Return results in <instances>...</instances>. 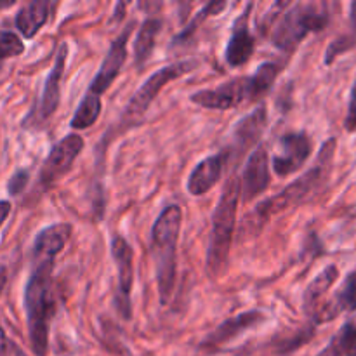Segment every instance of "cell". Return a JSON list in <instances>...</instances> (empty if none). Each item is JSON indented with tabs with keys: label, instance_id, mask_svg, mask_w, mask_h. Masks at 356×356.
Instances as JSON below:
<instances>
[{
	"label": "cell",
	"instance_id": "1",
	"mask_svg": "<svg viewBox=\"0 0 356 356\" xmlns=\"http://www.w3.org/2000/svg\"><path fill=\"white\" fill-rule=\"evenodd\" d=\"M52 270H54L52 259L35 261V268L24 289L28 332H30L31 350L37 356L47 355L49 325L56 312Z\"/></svg>",
	"mask_w": 356,
	"mask_h": 356
},
{
	"label": "cell",
	"instance_id": "2",
	"mask_svg": "<svg viewBox=\"0 0 356 356\" xmlns=\"http://www.w3.org/2000/svg\"><path fill=\"white\" fill-rule=\"evenodd\" d=\"M183 211L179 205H169L160 212L152 228V259L155 263L156 285H159L160 305L170 301L176 284V254L179 240Z\"/></svg>",
	"mask_w": 356,
	"mask_h": 356
},
{
	"label": "cell",
	"instance_id": "3",
	"mask_svg": "<svg viewBox=\"0 0 356 356\" xmlns=\"http://www.w3.org/2000/svg\"><path fill=\"white\" fill-rule=\"evenodd\" d=\"M242 198L240 179L232 176L225 183L216 211L212 214V232L207 249V270L212 277H221L228 270L233 229L236 222V209Z\"/></svg>",
	"mask_w": 356,
	"mask_h": 356
},
{
	"label": "cell",
	"instance_id": "4",
	"mask_svg": "<svg viewBox=\"0 0 356 356\" xmlns=\"http://www.w3.org/2000/svg\"><path fill=\"white\" fill-rule=\"evenodd\" d=\"M336 146L337 141L334 138H330L329 141L323 143V146L318 152V159H316L315 165H313L312 169L306 170V172L302 174L301 177H298L294 183H291L287 188H284L277 197L261 202L256 207V216L259 218V221L266 222L271 216L301 204V202H305L313 191L318 190V188L325 183L327 177H329L330 174Z\"/></svg>",
	"mask_w": 356,
	"mask_h": 356
},
{
	"label": "cell",
	"instance_id": "5",
	"mask_svg": "<svg viewBox=\"0 0 356 356\" xmlns=\"http://www.w3.org/2000/svg\"><path fill=\"white\" fill-rule=\"evenodd\" d=\"M327 23L329 13L325 3L298 2L289 7L287 13L282 14L277 24H273L271 42L275 47L291 54L309 33L322 31Z\"/></svg>",
	"mask_w": 356,
	"mask_h": 356
},
{
	"label": "cell",
	"instance_id": "6",
	"mask_svg": "<svg viewBox=\"0 0 356 356\" xmlns=\"http://www.w3.org/2000/svg\"><path fill=\"white\" fill-rule=\"evenodd\" d=\"M193 68H197V61H191V59H188V61H177L172 63V65L163 66V68H159L155 73L149 75V79H146V82L129 99L125 113L131 115V117H141V115H145L149 104L155 101V97L159 96V92L167 83L188 75L190 72H193Z\"/></svg>",
	"mask_w": 356,
	"mask_h": 356
},
{
	"label": "cell",
	"instance_id": "7",
	"mask_svg": "<svg viewBox=\"0 0 356 356\" xmlns=\"http://www.w3.org/2000/svg\"><path fill=\"white\" fill-rule=\"evenodd\" d=\"M191 103L197 106L207 108V110H232L240 106L245 101L254 99L252 86H250V76H238L216 89H204L190 96Z\"/></svg>",
	"mask_w": 356,
	"mask_h": 356
},
{
	"label": "cell",
	"instance_id": "8",
	"mask_svg": "<svg viewBox=\"0 0 356 356\" xmlns=\"http://www.w3.org/2000/svg\"><path fill=\"white\" fill-rule=\"evenodd\" d=\"M111 256L117 263V308L125 320H131V292L134 284V250L127 240L120 235H115L111 240Z\"/></svg>",
	"mask_w": 356,
	"mask_h": 356
},
{
	"label": "cell",
	"instance_id": "9",
	"mask_svg": "<svg viewBox=\"0 0 356 356\" xmlns=\"http://www.w3.org/2000/svg\"><path fill=\"white\" fill-rule=\"evenodd\" d=\"M83 146H86V143H83L82 136L79 134H68L61 141L56 143L47 159H45L44 165H42L40 177H38L42 186L49 188L58 183L73 165Z\"/></svg>",
	"mask_w": 356,
	"mask_h": 356
},
{
	"label": "cell",
	"instance_id": "10",
	"mask_svg": "<svg viewBox=\"0 0 356 356\" xmlns=\"http://www.w3.org/2000/svg\"><path fill=\"white\" fill-rule=\"evenodd\" d=\"M312 139L306 132H291L280 141V153L273 156V170L277 176L285 177L296 172L312 155Z\"/></svg>",
	"mask_w": 356,
	"mask_h": 356
},
{
	"label": "cell",
	"instance_id": "11",
	"mask_svg": "<svg viewBox=\"0 0 356 356\" xmlns=\"http://www.w3.org/2000/svg\"><path fill=\"white\" fill-rule=\"evenodd\" d=\"M132 28H134V23L127 24L124 33H120L113 42H111L110 51H108L99 72L94 76L92 83H90L89 92L101 96L104 90L110 89V86L115 82V79L120 75L122 66H124L125 59H127V40L132 33Z\"/></svg>",
	"mask_w": 356,
	"mask_h": 356
},
{
	"label": "cell",
	"instance_id": "12",
	"mask_svg": "<svg viewBox=\"0 0 356 356\" xmlns=\"http://www.w3.org/2000/svg\"><path fill=\"white\" fill-rule=\"evenodd\" d=\"M270 159L264 146L256 148L250 153L249 160L243 169L242 181H240V191H242L243 200H252L257 195L264 193L270 186L271 172H270Z\"/></svg>",
	"mask_w": 356,
	"mask_h": 356
},
{
	"label": "cell",
	"instance_id": "13",
	"mask_svg": "<svg viewBox=\"0 0 356 356\" xmlns=\"http://www.w3.org/2000/svg\"><path fill=\"white\" fill-rule=\"evenodd\" d=\"M254 3H249L247 9L240 14L238 19L233 24V33L226 45V61L229 66H243L254 54V37L249 30V14Z\"/></svg>",
	"mask_w": 356,
	"mask_h": 356
},
{
	"label": "cell",
	"instance_id": "14",
	"mask_svg": "<svg viewBox=\"0 0 356 356\" xmlns=\"http://www.w3.org/2000/svg\"><path fill=\"white\" fill-rule=\"evenodd\" d=\"M66 56H68V44L63 42L58 49L51 73H49L47 80L44 83V90H42L40 103H38V118L40 120H45L51 115H54V111L59 106V99H61V86L59 83H61L63 75H65Z\"/></svg>",
	"mask_w": 356,
	"mask_h": 356
},
{
	"label": "cell",
	"instance_id": "15",
	"mask_svg": "<svg viewBox=\"0 0 356 356\" xmlns=\"http://www.w3.org/2000/svg\"><path fill=\"white\" fill-rule=\"evenodd\" d=\"M264 322V313L259 309H250V312L240 313V315L228 318L226 322H222L207 339L202 343L204 350H216V348L222 346V344L229 343L232 339L238 337L240 334L245 332V330L254 329L256 325Z\"/></svg>",
	"mask_w": 356,
	"mask_h": 356
},
{
	"label": "cell",
	"instance_id": "16",
	"mask_svg": "<svg viewBox=\"0 0 356 356\" xmlns=\"http://www.w3.org/2000/svg\"><path fill=\"white\" fill-rule=\"evenodd\" d=\"M356 312V271H351L344 278L343 285L330 301L323 302L318 309L312 315L315 323H327L336 320L341 313Z\"/></svg>",
	"mask_w": 356,
	"mask_h": 356
},
{
	"label": "cell",
	"instance_id": "17",
	"mask_svg": "<svg viewBox=\"0 0 356 356\" xmlns=\"http://www.w3.org/2000/svg\"><path fill=\"white\" fill-rule=\"evenodd\" d=\"M268 125V111L266 106H259L252 111V113L245 115L236 122L235 129H233V146L238 155L252 148L261 138H263L264 131Z\"/></svg>",
	"mask_w": 356,
	"mask_h": 356
},
{
	"label": "cell",
	"instance_id": "18",
	"mask_svg": "<svg viewBox=\"0 0 356 356\" xmlns=\"http://www.w3.org/2000/svg\"><path fill=\"white\" fill-rule=\"evenodd\" d=\"M72 225L68 222H58V225L47 226L42 229L35 238L33 245V257L35 261L56 259L59 252L65 249L70 235H72Z\"/></svg>",
	"mask_w": 356,
	"mask_h": 356
},
{
	"label": "cell",
	"instance_id": "19",
	"mask_svg": "<svg viewBox=\"0 0 356 356\" xmlns=\"http://www.w3.org/2000/svg\"><path fill=\"white\" fill-rule=\"evenodd\" d=\"M226 155H212L202 160L188 179V191L193 197H200L211 191L219 183L225 167Z\"/></svg>",
	"mask_w": 356,
	"mask_h": 356
},
{
	"label": "cell",
	"instance_id": "20",
	"mask_svg": "<svg viewBox=\"0 0 356 356\" xmlns=\"http://www.w3.org/2000/svg\"><path fill=\"white\" fill-rule=\"evenodd\" d=\"M51 2L49 0H33L21 7L16 14V26L24 38H33L49 21Z\"/></svg>",
	"mask_w": 356,
	"mask_h": 356
},
{
	"label": "cell",
	"instance_id": "21",
	"mask_svg": "<svg viewBox=\"0 0 356 356\" xmlns=\"http://www.w3.org/2000/svg\"><path fill=\"white\" fill-rule=\"evenodd\" d=\"M337 278H339V270L334 264H330L322 273L316 275L315 280L306 287L305 296H302V308H305V313L309 318L323 305V296L330 291V287L336 284Z\"/></svg>",
	"mask_w": 356,
	"mask_h": 356
},
{
	"label": "cell",
	"instance_id": "22",
	"mask_svg": "<svg viewBox=\"0 0 356 356\" xmlns=\"http://www.w3.org/2000/svg\"><path fill=\"white\" fill-rule=\"evenodd\" d=\"M160 30H162V21L156 19V17H149L141 24L134 42V54L138 66L145 65L149 56H152Z\"/></svg>",
	"mask_w": 356,
	"mask_h": 356
},
{
	"label": "cell",
	"instance_id": "23",
	"mask_svg": "<svg viewBox=\"0 0 356 356\" xmlns=\"http://www.w3.org/2000/svg\"><path fill=\"white\" fill-rule=\"evenodd\" d=\"M101 115V97L96 94L89 92L83 96V99L80 101L79 108H76L75 115H73L72 122H70V127L72 129H89L90 125H94L97 122Z\"/></svg>",
	"mask_w": 356,
	"mask_h": 356
},
{
	"label": "cell",
	"instance_id": "24",
	"mask_svg": "<svg viewBox=\"0 0 356 356\" xmlns=\"http://www.w3.org/2000/svg\"><path fill=\"white\" fill-rule=\"evenodd\" d=\"M278 73H280V66H278L277 63H263V65L256 70V73L250 75V86H252L254 99L263 97L264 94L270 90V87L273 86Z\"/></svg>",
	"mask_w": 356,
	"mask_h": 356
},
{
	"label": "cell",
	"instance_id": "25",
	"mask_svg": "<svg viewBox=\"0 0 356 356\" xmlns=\"http://www.w3.org/2000/svg\"><path fill=\"white\" fill-rule=\"evenodd\" d=\"M226 7H228V3H226L225 0H221V2H219V0H214V2H209L207 6L202 7L200 13H198L197 16H195L193 19L190 21V24H188V26L184 28L183 33L177 35L176 40H174V42H181V40H186V38H190L191 35H193L195 31L198 30V26H200V24L204 23L205 19H207V17L216 16V14H221L222 10L226 9Z\"/></svg>",
	"mask_w": 356,
	"mask_h": 356
},
{
	"label": "cell",
	"instance_id": "26",
	"mask_svg": "<svg viewBox=\"0 0 356 356\" xmlns=\"http://www.w3.org/2000/svg\"><path fill=\"white\" fill-rule=\"evenodd\" d=\"M332 343L343 356H356V323H344L332 339Z\"/></svg>",
	"mask_w": 356,
	"mask_h": 356
},
{
	"label": "cell",
	"instance_id": "27",
	"mask_svg": "<svg viewBox=\"0 0 356 356\" xmlns=\"http://www.w3.org/2000/svg\"><path fill=\"white\" fill-rule=\"evenodd\" d=\"M24 51V44L14 31L0 30V61L19 56Z\"/></svg>",
	"mask_w": 356,
	"mask_h": 356
},
{
	"label": "cell",
	"instance_id": "28",
	"mask_svg": "<svg viewBox=\"0 0 356 356\" xmlns=\"http://www.w3.org/2000/svg\"><path fill=\"white\" fill-rule=\"evenodd\" d=\"M355 45H356L355 35H344V37L336 38V40H334L332 44L327 47L325 65H332L334 59H336L337 56L343 54V52H346V51H350V49L355 47Z\"/></svg>",
	"mask_w": 356,
	"mask_h": 356
},
{
	"label": "cell",
	"instance_id": "29",
	"mask_svg": "<svg viewBox=\"0 0 356 356\" xmlns=\"http://www.w3.org/2000/svg\"><path fill=\"white\" fill-rule=\"evenodd\" d=\"M28 179H30V174H28V170H24V169L16 170V172L13 174V177L9 179V184H7V191H9V195H13V197L19 195L21 191L26 188Z\"/></svg>",
	"mask_w": 356,
	"mask_h": 356
},
{
	"label": "cell",
	"instance_id": "30",
	"mask_svg": "<svg viewBox=\"0 0 356 356\" xmlns=\"http://www.w3.org/2000/svg\"><path fill=\"white\" fill-rule=\"evenodd\" d=\"M0 356H26L24 351L14 343L13 339H9L6 334V330L0 325Z\"/></svg>",
	"mask_w": 356,
	"mask_h": 356
},
{
	"label": "cell",
	"instance_id": "31",
	"mask_svg": "<svg viewBox=\"0 0 356 356\" xmlns=\"http://www.w3.org/2000/svg\"><path fill=\"white\" fill-rule=\"evenodd\" d=\"M344 129L348 132H356V80L350 94V104H348V113L346 118H344Z\"/></svg>",
	"mask_w": 356,
	"mask_h": 356
},
{
	"label": "cell",
	"instance_id": "32",
	"mask_svg": "<svg viewBox=\"0 0 356 356\" xmlns=\"http://www.w3.org/2000/svg\"><path fill=\"white\" fill-rule=\"evenodd\" d=\"M9 214H10V202L0 200V228H2V225L6 222V219L9 218Z\"/></svg>",
	"mask_w": 356,
	"mask_h": 356
},
{
	"label": "cell",
	"instance_id": "33",
	"mask_svg": "<svg viewBox=\"0 0 356 356\" xmlns=\"http://www.w3.org/2000/svg\"><path fill=\"white\" fill-rule=\"evenodd\" d=\"M316 356H343V355L339 353V350H337V348L334 346V343H332V341H330V344H329V346H327L325 350H323V351H320V353L316 355Z\"/></svg>",
	"mask_w": 356,
	"mask_h": 356
},
{
	"label": "cell",
	"instance_id": "34",
	"mask_svg": "<svg viewBox=\"0 0 356 356\" xmlns=\"http://www.w3.org/2000/svg\"><path fill=\"white\" fill-rule=\"evenodd\" d=\"M6 284H7V266L0 263V294H2Z\"/></svg>",
	"mask_w": 356,
	"mask_h": 356
},
{
	"label": "cell",
	"instance_id": "35",
	"mask_svg": "<svg viewBox=\"0 0 356 356\" xmlns=\"http://www.w3.org/2000/svg\"><path fill=\"white\" fill-rule=\"evenodd\" d=\"M351 23H353V33L356 35V2L351 3Z\"/></svg>",
	"mask_w": 356,
	"mask_h": 356
}]
</instances>
